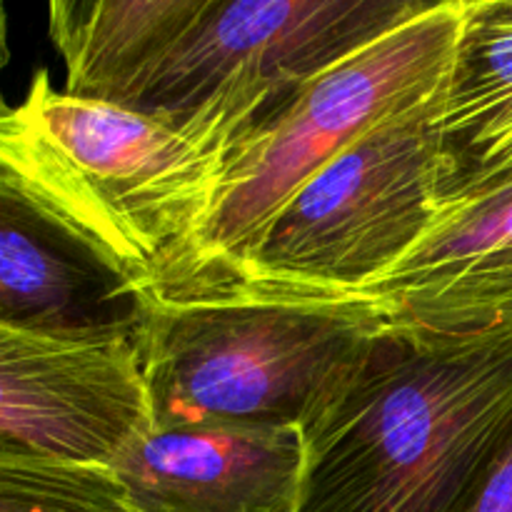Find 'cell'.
<instances>
[{
	"instance_id": "obj_1",
	"label": "cell",
	"mask_w": 512,
	"mask_h": 512,
	"mask_svg": "<svg viewBox=\"0 0 512 512\" xmlns=\"http://www.w3.org/2000/svg\"><path fill=\"white\" fill-rule=\"evenodd\" d=\"M235 148L135 105L58 90L35 70L0 118V195L118 280L130 298L180 293Z\"/></svg>"
},
{
	"instance_id": "obj_2",
	"label": "cell",
	"mask_w": 512,
	"mask_h": 512,
	"mask_svg": "<svg viewBox=\"0 0 512 512\" xmlns=\"http://www.w3.org/2000/svg\"><path fill=\"white\" fill-rule=\"evenodd\" d=\"M512 435V325L388 330L353 388L303 433L295 512H465Z\"/></svg>"
},
{
	"instance_id": "obj_3",
	"label": "cell",
	"mask_w": 512,
	"mask_h": 512,
	"mask_svg": "<svg viewBox=\"0 0 512 512\" xmlns=\"http://www.w3.org/2000/svg\"><path fill=\"white\" fill-rule=\"evenodd\" d=\"M158 430L318 425L363 375L388 325L340 298L218 288L135 300Z\"/></svg>"
},
{
	"instance_id": "obj_4",
	"label": "cell",
	"mask_w": 512,
	"mask_h": 512,
	"mask_svg": "<svg viewBox=\"0 0 512 512\" xmlns=\"http://www.w3.org/2000/svg\"><path fill=\"white\" fill-rule=\"evenodd\" d=\"M470 8L435 10L310 80L283 113L238 145L218 208L180 293L228 285L290 200L380 125L443 100Z\"/></svg>"
},
{
	"instance_id": "obj_5",
	"label": "cell",
	"mask_w": 512,
	"mask_h": 512,
	"mask_svg": "<svg viewBox=\"0 0 512 512\" xmlns=\"http://www.w3.org/2000/svg\"><path fill=\"white\" fill-rule=\"evenodd\" d=\"M463 0H225L128 100L238 150L318 75Z\"/></svg>"
},
{
	"instance_id": "obj_6",
	"label": "cell",
	"mask_w": 512,
	"mask_h": 512,
	"mask_svg": "<svg viewBox=\"0 0 512 512\" xmlns=\"http://www.w3.org/2000/svg\"><path fill=\"white\" fill-rule=\"evenodd\" d=\"M438 108L390 120L330 160L220 288L325 295L388 273L443 205Z\"/></svg>"
},
{
	"instance_id": "obj_7",
	"label": "cell",
	"mask_w": 512,
	"mask_h": 512,
	"mask_svg": "<svg viewBox=\"0 0 512 512\" xmlns=\"http://www.w3.org/2000/svg\"><path fill=\"white\" fill-rule=\"evenodd\" d=\"M155 430L135 318L75 330L0 323L3 453L115 468Z\"/></svg>"
},
{
	"instance_id": "obj_8",
	"label": "cell",
	"mask_w": 512,
	"mask_h": 512,
	"mask_svg": "<svg viewBox=\"0 0 512 512\" xmlns=\"http://www.w3.org/2000/svg\"><path fill=\"white\" fill-rule=\"evenodd\" d=\"M340 298L390 330L473 335L512 325V175L443 200L428 233L373 283Z\"/></svg>"
},
{
	"instance_id": "obj_9",
	"label": "cell",
	"mask_w": 512,
	"mask_h": 512,
	"mask_svg": "<svg viewBox=\"0 0 512 512\" xmlns=\"http://www.w3.org/2000/svg\"><path fill=\"white\" fill-rule=\"evenodd\" d=\"M298 428L183 425L155 430L118 465L133 512H295Z\"/></svg>"
},
{
	"instance_id": "obj_10",
	"label": "cell",
	"mask_w": 512,
	"mask_h": 512,
	"mask_svg": "<svg viewBox=\"0 0 512 512\" xmlns=\"http://www.w3.org/2000/svg\"><path fill=\"white\" fill-rule=\"evenodd\" d=\"M135 305L113 275L70 240L0 195V323L75 330L125 323L110 305Z\"/></svg>"
},
{
	"instance_id": "obj_11",
	"label": "cell",
	"mask_w": 512,
	"mask_h": 512,
	"mask_svg": "<svg viewBox=\"0 0 512 512\" xmlns=\"http://www.w3.org/2000/svg\"><path fill=\"white\" fill-rule=\"evenodd\" d=\"M443 200L512 175V20L470 10L435 115Z\"/></svg>"
},
{
	"instance_id": "obj_12",
	"label": "cell",
	"mask_w": 512,
	"mask_h": 512,
	"mask_svg": "<svg viewBox=\"0 0 512 512\" xmlns=\"http://www.w3.org/2000/svg\"><path fill=\"white\" fill-rule=\"evenodd\" d=\"M225 0H100L65 63V90L128 103Z\"/></svg>"
},
{
	"instance_id": "obj_13",
	"label": "cell",
	"mask_w": 512,
	"mask_h": 512,
	"mask_svg": "<svg viewBox=\"0 0 512 512\" xmlns=\"http://www.w3.org/2000/svg\"><path fill=\"white\" fill-rule=\"evenodd\" d=\"M0 512H133L115 468L55 458H8Z\"/></svg>"
},
{
	"instance_id": "obj_14",
	"label": "cell",
	"mask_w": 512,
	"mask_h": 512,
	"mask_svg": "<svg viewBox=\"0 0 512 512\" xmlns=\"http://www.w3.org/2000/svg\"><path fill=\"white\" fill-rule=\"evenodd\" d=\"M100 0H48V33L63 63L75 55Z\"/></svg>"
},
{
	"instance_id": "obj_15",
	"label": "cell",
	"mask_w": 512,
	"mask_h": 512,
	"mask_svg": "<svg viewBox=\"0 0 512 512\" xmlns=\"http://www.w3.org/2000/svg\"><path fill=\"white\" fill-rule=\"evenodd\" d=\"M465 512H512V435L483 475Z\"/></svg>"
},
{
	"instance_id": "obj_16",
	"label": "cell",
	"mask_w": 512,
	"mask_h": 512,
	"mask_svg": "<svg viewBox=\"0 0 512 512\" xmlns=\"http://www.w3.org/2000/svg\"><path fill=\"white\" fill-rule=\"evenodd\" d=\"M470 10H485V13H493V15H500V18L512 20V0H495V3L480 5V8H470Z\"/></svg>"
},
{
	"instance_id": "obj_17",
	"label": "cell",
	"mask_w": 512,
	"mask_h": 512,
	"mask_svg": "<svg viewBox=\"0 0 512 512\" xmlns=\"http://www.w3.org/2000/svg\"><path fill=\"white\" fill-rule=\"evenodd\" d=\"M488 3H495V0H463L465 8H480V5H488Z\"/></svg>"
}]
</instances>
